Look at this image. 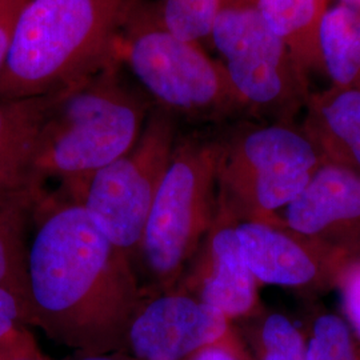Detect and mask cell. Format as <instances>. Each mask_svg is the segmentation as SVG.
<instances>
[{"instance_id":"1","label":"cell","mask_w":360,"mask_h":360,"mask_svg":"<svg viewBox=\"0 0 360 360\" xmlns=\"http://www.w3.org/2000/svg\"><path fill=\"white\" fill-rule=\"evenodd\" d=\"M27 257V326L82 355L120 354L129 324L150 297L134 259L70 199L40 202Z\"/></svg>"},{"instance_id":"22","label":"cell","mask_w":360,"mask_h":360,"mask_svg":"<svg viewBox=\"0 0 360 360\" xmlns=\"http://www.w3.org/2000/svg\"><path fill=\"white\" fill-rule=\"evenodd\" d=\"M335 288L340 294L343 319L360 339V257L347 260L338 276Z\"/></svg>"},{"instance_id":"26","label":"cell","mask_w":360,"mask_h":360,"mask_svg":"<svg viewBox=\"0 0 360 360\" xmlns=\"http://www.w3.org/2000/svg\"><path fill=\"white\" fill-rule=\"evenodd\" d=\"M16 360H49L44 355H43V352L41 351H39L37 354H32V355H28V356H25V358H20V359Z\"/></svg>"},{"instance_id":"8","label":"cell","mask_w":360,"mask_h":360,"mask_svg":"<svg viewBox=\"0 0 360 360\" xmlns=\"http://www.w3.org/2000/svg\"><path fill=\"white\" fill-rule=\"evenodd\" d=\"M210 38L242 108L288 123L309 102L304 72L255 4L223 3Z\"/></svg>"},{"instance_id":"2","label":"cell","mask_w":360,"mask_h":360,"mask_svg":"<svg viewBox=\"0 0 360 360\" xmlns=\"http://www.w3.org/2000/svg\"><path fill=\"white\" fill-rule=\"evenodd\" d=\"M141 0H27L0 70V98L63 90L119 59Z\"/></svg>"},{"instance_id":"24","label":"cell","mask_w":360,"mask_h":360,"mask_svg":"<svg viewBox=\"0 0 360 360\" xmlns=\"http://www.w3.org/2000/svg\"><path fill=\"white\" fill-rule=\"evenodd\" d=\"M27 0H0V70L6 60L13 26Z\"/></svg>"},{"instance_id":"7","label":"cell","mask_w":360,"mask_h":360,"mask_svg":"<svg viewBox=\"0 0 360 360\" xmlns=\"http://www.w3.org/2000/svg\"><path fill=\"white\" fill-rule=\"evenodd\" d=\"M178 142L176 116L153 108L138 142L101 168L72 200L129 257L138 255L148 214Z\"/></svg>"},{"instance_id":"11","label":"cell","mask_w":360,"mask_h":360,"mask_svg":"<svg viewBox=\"0 0 360 360\" xmlns=\"http://www.w3.org/2000/svg\"><path fill=\"white\" fill-rule=\"evenodd\" d=\"M232 327L218 309L174 290L147 297L129 324L126 351L136 360H187Z\"/></svg>"},{"instance_id":"16","label":"cell","mask_w":360,"mask_h":360,"mask_svg":"<svg viewBox=\"0 0 360 360\" xmlns=\"http://www.w3.org/2000/svg\"><path fill=\"white\" fill-rule=\"evenodd\" d=\"M255 7L303 72L323 70L319 28L327 0H255Z\"/></svg>"},{"instance_id":"28","label":"cell","mask_w":360,"mask_h":360,"mask_svg":"<svg viewBox=\"0 0 360 360\" xmlns=\"http://www.w3.org/2000/svg\"><path fill=\"white\" fill-rule=\"evenodd\" d=\"M223 3H248V4H255V0H223Z\"/></svg>"},{"instance_id":"9","label":"cell","mask_w":360,"mask_h":360,"mask_svg":"<svg viewBox=\"0 0 360 360\" xmlns=\"http://www.w3.org/2000/svg\"><path fill=\"white\" fill-rule=\"evenodd\" d=\"M239 221L218 198L212 223L174 288L218 309L233 324L263 309L259 296L260 284L240 248L236 232Z\"/></svg>"},{"instance_id":"13","label":"cell","mask_w":360,"mask_h":360,"mask_svg":"<svg viewBox=\"0 0 360 360\" xmlns=\"http://www.w3.org/2000/svg\"><path fill=\"white\" fill-rule=\"evenodd\" d=\"M60 94L0 98V193L44 190L35 176V155L41 129Z\"/></svg>"},{"instance_id":"12","label":"cell","mask_w":360,"mask_h":360,"mask_svg":"<svg viewBox=\"0 0 360 360\" xmlns=\"http://www.w3.org/2000/svg\"><path fill=\"white\" fill-rule=\"evenodd\" d=\"M278 217L288 229L347 259L360 257V174L323 163Z\"/></svg>"},{"instance_id":"21","label":"cell","mask_w":360,"mask_h":360,"mask_svg":"<svg viewBox=\"0 0 360 360\" xmlns=\"http://www.w3.org/2000/svg\"><path fill=\"white\" fill-rule=\"evenodd\" d=\"M34 336L27 330L23 303L0 287V360H16L39 352Z\"/></svg>"},{"instance_id":"25","label":"cell","mask_w":360,"mask_h":360,"mask_svg":"<svg viewBox=\"0 0 360 360\" xmlns=\"http://www.w3.org/2000/svg\"><path fill=\"white\" fill-rule=\"evenodd\" d=\"M72 360H127L119 354H107V355H79V358Z\"/></svg>"},{"instance_id":"4","label":"cell","mask_w":360,"mask_h":360,"mask_svg":"<svg viewBox=\"0 0 360 360\" xmlns=\"http://www.w3.org/2000/svg\"><path fill=\"white\" fill-rule=\"evenodd\" d=\"M220 156L219 139L178 138L136 255L150 296L176 287L208 231L217 210Z\"/></svg>"},{"instance_id":"19","label":"cell","mask_w":360,"mask_h":360,"mask_svg":"<svg viewBox=\"0 0 360 360\" xmlns=\"http://www.w3.org/2000/svg\"><path fill=\"white\" fill-rule=\"evenodd\" d=\"M303 331L307 360H360V339L343 316L315 309Z\"/></svg>"},{"instance_id":"10","label":"cell","mask_w":360,"mask_h":360,"mask_svg":"<svg viewBox=\"0 0 360 360\" xmlns=\"http://www.w3.org/2000/svg\"><path fill=\"white\" fill-rule=\"evenodd\" d=\"M238 238L245 262L259 284L278 285L306 296L334 290L346 257L274 223L240 220Z\"/></svg>"},{"instance_id":"27","label":"cell","mask_w":360,"mask_h":360,"mask_svg":"<svg viewBox=\"0 0 360 360\" xmlns=\"http://www.w3.org/2000/svg\"><path fill=\"white\" fill-rule=\"evenodd\" d=\"M340 3L347 4L349 7H354L360 11V0H340Z\"/></svg>"},{"instance_id":"20","label":"cell","mask_w":360,"mask_h":360,"mask_svg":"<svg viewBox=\"0 0 360 360\" xmlns=\"http://www.w3.org/2000/svg\"><path fill=\"white\" fill-rule=\"evenodd\" d=\"M223 0H162L160 22L175 37L198 43L210 38Z\"/></svg>"},{"instance_id":"5","label":"cell","mask_w":360,"mask_h":360,"mask_svg":"<svg viewBox=\"0 0 360 360\" xmlns=\"http://www.w3.org/2000/svg\"><path fill=\"white\" fill-rule=\"evenodd\" d=\"M323 163L303 129L288 123L248 127L221 141L218 198L239 220L279 221Z\"/></svg>"},{"instance_id":"23","label":"cell","mask_w":360,"mask_h":360,"mask_svg":"<svg viewBox=\"0 0 360 360\" xmlns=\"http://www.w3.org/2000/svg\"><path fill=\"white\" fill-rule=\"evenodd\" d=\"M187 360H247V354L245 345L233 326L224 338L198 351Z\"/></svg>"},{"instance_id":"14","label":"cell","mask_w":360,"mask_h":360,"mask_svg":"<svg viewBox=\"0 0 360 360\" xmlns=\"http://www.w3.org/2000/svg\"><path fill=\"white\" fill-rule=\"evenodd\" d=\"M306 105L303 132L323 162L360 174V89L333 87Z\"/></svg>"},{"instance_id":"6","label":"cell","mask_w":360,"mask_h":360,"mask_svg":"<svg viewBox=\"0 0 360 360\" xmlns=\"http://www.w3.org/2000/svg\"><path fill=\"white\" fill-rule=\"evenodd\" d=\"M119 59L159 107L175 116L214 117L242 110L223 65L198 43L171 34L142 4L122 34Z\"/></svg>"},{"instance_id":"17","label":"cell","mask_w":360,"mask_h":360,"mask_svg":"<svg viewBox=\"0 0 360 360\" xmlns=\"http://www.w3.org/2000/svg\"><path fill=\"white\" fill-rule=\"evenodd\" d=\"M323 70L336 89H360V11L339 3L319 28Z\"/></svg>"},{"instance_id":"3","label":"cell","mask_w":360,"mask_h":360,"mask_svg":"<svg viewBox=\"0 0 360 360\" xmlns=\"http://www.w3.org/2000/svg\"><path fill=\"white\" fill-rule=\"evenodd\" d=\"M119 63L114 60L63 89L40 132L35 176L41 184L62 180L70 200L91 175L129 153L151 111L123 83Z\"/></svg>"},{"instance_id":"15","label":"cell","mask_w":360,"mask_h":360,"mask_svg":"<svg viewBox=\"0 0 360 360\" xmlns=\"http://www.w3.org/2000/svg\"><path fill=\"white\" fill-rule=\"evenodd\" d=\"M46 190L0 193V287L8 290L28 311V229Z\"/></svg>"},{"instance_id":"18","label":"cell","mask_w":360,"mask_h":360,"mask_svg":"<svg viewBox=\"0 0 360 360\" xmlns=\"http://www.w3.org/2000/svg\"><path fill=\"white\" fill-rule=\"evenodd\" d=\"M233 326L245 345L247 360H307L303 328L282 312L263 309Z\"/></svg>"}]
</instances>
